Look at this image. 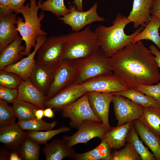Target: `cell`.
<instances>
[{
	"mask_svg": "<svg viewBox=\"0 0 160 160\" xmlns=\"http://www.w3.org/2000/svg\"><path fill=\"white\" fill-rule=\"evenodd\" d=\"M153 0H133L132 9L127 18L134 23L133 27H145L150 21Z\"/></svg>",
	"mask_w": 160,
	"mask_h": 160,
	"instance_id": "ac0fdd59",
	"label": "cell"
},
{
	"mask_svg": "<svg viewBox=\"0 0 160 160\" xmlns=\"http://www.w3.org/2000/svg\"><path fill=\"white\" fill-rule=\"evenodd\" d=\"M98 4L95 3L89 10L84 11L78 10L75 5L68 7L70 13L58 18L63 23L69 26L73 32L80 31L86 25L95 22H104L105 18L98 14Z\"/></svg>",
	"mask_w": 160,
	"mask_h": 160,
	"instance_id": "30bf717a",
	"label": "cell"
},
{
	"mask_svg": "<svg viewBox=\"0 0 160 160\" xmlns=\"http://www.w3.org/2000/svg\"><path fill=\"white\" fill-rule=\"evenodd\" d=\"M73 3L76 9L79 11H83L82 0H73Z\"/></svg>",
	"mask_w": 160,
	"mask_h": 160,
	"instance_id": "bcb514c9",
	"label": "cell"
},
{
	"mask_svg": "<svg viewBox=\"0 0 160 160\" xmlns=\"http://www.w3.org/2000/svg\"><path fill=\"white\" fill-rule=\"evenodd\" d=\"M139 120L148 128L160 136V106L143 107Z\"/></svg>",
	"mask_w": 160,
	"mask_h": 160,
	"instance_id": "4316f807",
	"label": "cell"
},
{
	"mask_svg": "<svg viewBox=\"0 0 160 160\" xmlns=\"http://www.w3.org/2000/svg\"><path fill=\"white\" fill-rule=\"evenodd\" d=\"M27 137L17 123L0 127V142L9 148H17Z\"/></svg>",
	"mask_w": 160,
	"mask_h": 160,
	"instance_id": "7402d4cb",
	"label": "cell"
},
{
	"mask_svg": "<svg viewBox=\"0 0 160 160\" xmlns=\"http://www.w3.org/2000/svg\"><path fill=\"white\" fill-rule=\"evenodd\" d=\"M100 48L98 38L89 26L66 34L64 59L76 60L88 57Z\"/></svg>",
	"mask_w": 160,
	"mask_h": 160,
	"instance_id": "277c9868",
	"label": "cell"
},
{
	"mask_svg": "<svg viewBox=\"0 0 160 160\" xmlns=\"http://www.w3.org/2000/svg\"><path fill=\"white\" fill-rule=\"evenodd\" d=\"M22 40L21 36H18L0 53V70L23 58L25 47L21 45Z\"/></svg>",
	"mask_w": 160,
	"mask_h": 160,
	"instance_id": "44dd1931",
	"label": "cell"
},
{
	"mask_svg": "<svg viewBox=\"0 0 160 160\" xmlns=\"http://www.w3.org/2000/svg\"><path fill=\"white\" fill-rule=\"evenodd\" d=\"M55 67L36 63L29 78L34 85L45 96L53 81Z\"/></svg>",
	"mask_w": 160,
	"mask_h": 160,
	"instance_id": "e0dca14e",
	"label": "cell"
},
{
	"mask_svg": "<svg viewBox=\"0 0 160 160\" xmlns=\"http://www.w3.org/2000/svg\"><path fill=\"white\" fill-rule=\"evenodd\" d=\"M10 0H0V11L8 12Z\"/></svg>",
	"mask_w": 160,
	"mask_h": 160,
	"instance_id": "7bdbcfd3",
	"label": "cell"
},
{
	"mask_svg": "<svg viewBox=\"0 0 160 160\" xmlns=\"http://www.w3.org/2000/svg\"><path fill=\"white\" fill-rule=\"evenodd\" d=\"M16 14L0 11V53L18 36Z\"/></svg>",
	"mask_w": 160,
	"mask_h": 160,
	"instance_id": "9a60e30c",
	"label": "cell"
},
{
	"mask_svg": "<svg viewBox=\"0 0 160 160\" xmlns=\"http://www.w3.org/2000/svg\"><path fill=\"white\" fill-rule=\"evenodd\" d=\"M151 14L156 16L160 20V0H153ZM159 34L160 35V29Z\"/></svg>",
	"mask_w": 160,
	"mask_h": 160,
	"instance_id": "60d3db41",
	"label": "cell"
},
{
	"mask_svg": "<svg viewBox=\"0 0 160 160\" xmlns=\"http://www.w3.org/2000/svg\"><path fill=\"white\" fill-rule=\"evenodd\" d=\"M133 125L142 141L151 150L156 159L160 160V136L148 128L139 119L133 121Z\"/></svg>",
	"mask_w": 160,
	"mask_h": 160,
	"instance_id": "603a6c76",
	"label": "cell"
},
{
	"mask_svg": "<svg viewBox=\"0 0 160 160\" xmlns=\"http://www.w3.org/2000/svg\"><path fill=\"white\" fill-rule=\"evenodd\" d=\"M42 0L37 3L36 0H30V4L23 5L17 14L21 13L24 19L18 17L17 20V29L25 43L24 56L29 55L33 47L36 46V39L39 36H46L47 33L41 28V22L45 15L43 12L38 15Z\"/></svg>",
	"mask_w": 160,
	"mask_h": 160,
	"instance_id": "3957f363",
	"label": "cell"
},
{
	"mask_svg": "<svg viewBox=\"0 0 160 160\" xmlns=\"http://www.w3.org/2000/svg\"><path fill=\"white\" fill-rule=\"evenodd\" d=\"M111 93L128 98L143 107L160 106V103L152 97L135 89H127Z\"/></svg>",
	"mask_w": 160,
	"mask_h": 160,
	"instance_id": "83f0119b",
	"label": "cell"
},
{
	"mask_svg": "<svg viewBox=\"0 0 160 160\" xmlns=\"http://www.w3.org/2000/svg\"><path fill=\"white\" fill-rule=\"evenodd\" d=\"M95 148L81 153H75L72 159L76 160H110L111 148L104 140Z\"/></svg>",
	"mask_w": 160,
	"mask_h": 160,
	"instance_id": "484cf974",
	"label": "cell"
},
{
	"mask_svg": "<svg viewBox=\"0 0 160 160\" xmlns=\"http://www.w3.org/2000/svg\"><path fill=\"white\" fill-rule=\"evenodd\" d=\"M77 129L78 131L72 135L63 137V140L69 148L79 143L86 144L94 138L101 139L109 130L101 122L89 120L84 121Z\"/></svg>",
	"mask_w": 160,
	"mask_h": 160,
	"instance_id": "9c48e42d",
	"label": "cell"
},
{
	"mask_svg": "<svg viewBox=\"0 0 160 160\" xmlns=\"http://www.w3.org/2000/svg\"><path fill=\"white\" fill-rule=\"evenodd\" d=\"M39 144L27 137L19 147L17 153L22 160H38L40 149Z\"/></svg>",
	"mask_w": 160,
	"mask_h": 160,
	"instance_id": "f546056e",
	"label": "cell"
},
{
	"mask_svg": "<svg viewBox=\"0 0 160 160\" xmlns=\"http://www.w3.org/2000/svg\"><path fill=\"white\" fill-rule=\"evenodd\" d=\"M149 49L151 52L154 55L156 61L160 70V51L154 44L150 45Z\"/></svg>",
	"mask_w": 160,
	"mask_h": 160,
	"instance_id": "b9f144b4",
	"label": "cell"
},
{
	"mask_svg": "<svg viewBox=\"0 0 160 160\" xmlns=\"http://www.w3.org/2000/svg\"><path fill=\"white\" fill-rule=\"evenodd\" d=\"M43 150L46 160H61L66 157L72 158L75 153L72 147H69L63 140L60 139L46 143Z\"/></svg>",
	"mask_w": 160,
	"mask_h": 160,
	"instance_id": "cb8c5ba5",
	"label": "cell"
},
{
	"mask_svg": "<svg viewBox=\"0 0 160 160\" xmlns=\"http://www.w3.org/2000/svg\"><path fill=\"white\" fill-rule=\"evenodd\" d=\"M81 84L87 92L108 93L128 89L124 83L114 74L98 76Z\"/></svg>",
	"mask_w": 160,
	"mask_h": 160,
	"instance_id": "7c38bea8",
	"label": "cell"
},
{
	"mask_svg": "<svg viewBox=\"0 0 160 160\" xmlns=\"http://www.w3.org/2000/svg\"><path fill=\"white\" fill-rule=\"evenodd\" d=\"M12 104V106L18 121L35 118V112L39 108L33 104L20 100H16Z\"/></svg>",
	"mask_w": 160,
	"mask_h": 160,
	"instance_id": "4dcf8cb0",
	"label": "cell"
},
{
	"mask_svg": "<svg viewBox=\"0 0 160 160\" xmlns=\"http://www.w3.org/2000/svg\"><path fill=\"white\" fill-rule=\"evenodd\" d=\"M141 160L133 145L128 142L122 148L115 151L110 159V160Z\"/></svg>",
	"mask_w": 160,
	"mask_h": 160,
	"instance_id": "d590c367",
	"label": "cell"
},
{
	"mask_svg": "<svg viewBox=\"0 0 160 160\" xmlns=\"http://www.w3.org/2000/svg\"><path fill=\"white\" fill-rule=\"evenodd\" d=\"M160 20L156 16L152 15L149 22L135 37L132 43H136L143 40H150L157 46L160 51Z\"/></svg>",
	"mask_w": 160,
	"mask_h": 160,
	"instance_id": "d4e9b609",
	"label": "cell"
},
{
	"mask_svg": "<svg viewBox=\"0 0 160 160\" xmlns=\"http://www.w3.org/2000/svg\"><path fill=\"white\" fill-rule=\"evenodd\" d=\"M44 116L49 118H51L54 116V113L51 108H47L44 110Z\"/></svg>",
	"mask_w": 160,
	"mask_h": 160,
	"instance_id": "ee69618b",
	"label": "cell"
},
{
	"mask_svg": "<svg viewBox=\"0 0 160 160\" xmlns=\"http://www.w3.org/2000/svg\"><path fill=\"white\" fill-rule=\"evenodd\" d=\"M62 116L70 119L69 125L77 128L84 121L91 120L101 122L93 112L89 102L88 92L61 110Z\"/></svg>",
	"mask_w": 160,
	"mask_h": 160,
	"instance_id": "52a82bcc",
	"label": "cell"
},
{
	"mask_svg": "<svg viewBox=\"0 0 160 160\" xmlns=\"http://www.w3.org/2000/svg\"><path fill=\"white\" fill-rule=\"evenodd\" d=\"M18 92L17 89H11L0 85V99L8 103H13L17 99Z\"/></svg>",
	"mask_w": 160,
	"mask_h": 160,
	"instance_id": "f35d334b",
	"label": "cell"
},
{
	"mask_svg": "<svg viewBox=\"0 0 160 160\" xmlns=\"http://www.w3.org/2000/svg\"><path fill=\"white\" fill-rule=\"evenodd\" d=\"M81 84L73 83L63 89L51 98L46 100L45 108L57 110L73 103L87 93Z\"/></svg>",
	"mask_w": 160,
	"mask_h": 160,
	"instance_id": "4fadbf2b",
	"label": "cell"
},
{
	"mask_svg": "<svg viewBox=\"0 0 160 160\" xmlns=\"http://www.w3.org/2000/svg\"><path fill=\"white\" fill-rule=\"evenodd\" d=\"M40 9L42 11H49L58 18L70 13L69 9L64 4V0H47L41 2Z\"/></svg>",
	"mask_w": 160,
	"mask_h": 160,
	"instance_id": "836d02e7",
	"label": "cell"
},
{
	"mask_svg": "<svg viewBox=\"0 0 160 160\" xmlns=\"http://www.w3.org/2000/svg\"><path fill=\"white\" fill-rule=\"evenodd\" d=\"M9 160H22V159L17 152L13 151L9 154Z\"/></svg>",
	"mask_w": 160,
	"mask_h": 160,
	"instance_id": "f6af8a7d",
	"label": "cell"
},
{
	"mask_svg": "<svg viewBox=\"0 0 160 160\" xmlns=\"http://www.w3.org/2000/svg\"><path fill=\"white\" fill-rule=\"evenodd\" d=\"M133 121L120 126L111 127L100 139L104 141L111 149L117 150L124 147L126 137Z\"/></svg>",
	"mask_w": 160,
	"mask_h": 160,
	"instance_id": "ffe728a7",
	"label": "cell"
},
{
	"mask_svg": "<svg viewBox=\"0 0 160 160\" xmlns=\"http://www.w3.org/2000/svg\"><path fill=\"white\" fill-rule=\"evenodd\" d=\"M130 22L127 16L117 14L110 26L100 25L94 31L99 40L100 48L110 57L119 50L132 43L135 37L145 28L140 26L132 34L127 35L124 31L126 26Z\"/></svg>",
	"mask_w": 160,
	"mask_h": 160,
	"instance_id": "7a4b0ae2",
	"label": "cell"
},
{
	"mask_svg": "<svg viewBox=\"0 0 160 160\" xmlns=\"http://www.w3.org/2000/svg\"><path fill=\"white\" fill-rule=\"evenodd\" d=\"M18 75L2 69L0 70V85L11 89H17L23 81Z\"/></svg>",
	"mask_w": 160,
	"mask_h": 160,
	"instance_id": "8d00e7d4",
	"label": "cell"
},
{
	"mask_svg": "<svg viewBox=\"0 0 160 160\" xmlns=\"http://www.w3.org/2000/svg\"><path fill=\"white\" fill-rule=\"evenodd\" d=\"M135 89L151 97L160 103V82L155 85H140Z\"/></svg>",
	"mask_w": 160,
	"mask_h": 160,
	"instance_id": "74e56055",
	"label": "cell"
},
{
	"mask_svg": "<svg viewBox=\"0 0 160 160\" xmlns=\"http://www.w3.org/2000/svg\"><path fill=\"white\" fill-rule=\"evenodd\" d=\"M113 95L112 102L117 126L139 119L143 112V106L124 97Z\"/></svg>",
	"mask_w": 160,
	"mask_h": 160,
	"instance_id": "8fae6325",
	"label": "cell"
},
{
	"mask_svg": "<svg viewBox=\"0 0 160 160\" xmlns=\"http://www.w3.org/2000/svg\"><path fill=\"white\" fill-rule=\"evenodd\" d=\"M44 110L39 108L36 110L35 113V116L36 119L39 120L42 119L44 116Z\"/></svg>",
	"mask_w": 160,
	"mask_h": 160,
	"instance_id": "7dc6e473",
	"label": "cell"
},
{
	"mask_svg": "<svg viewBox=\"0 0 160 160\" xmlns=\"http://www.w3.org/2000/svg\"><path fill=\"white\" fill-rule=\"evenodd\" d=\"M26 0H10L9 12L17 13Z\"/></svg>",
	"mask_w": 160,
	"mask_h": 160,
	"instance_id": "ab89813d",
	"label": "cell"
},
{
	"mask_svg": "<svg viewBox=\"0 0 160 160\" xmlns=\"http://www.w3.org/2000/svg\"><path fill=\"white\" fill-rule=\"evenodd\" d=\"M77 74L76 60L65 59L55 67L53 80L46 96L48 100L63 89L73 84Z\"/></svg>",
	"mask_w": 160,
	"mask_h": 160,
	"instance_id": "ba28073f",
	"label": "cell"
},
{
	"mask_svg": "<svg viewBox=\"0 0 160 160\" xmlns=\"http://www.w3.org/2000/svg\"><path fill=\"white\" fill-rule=\"evenodd\" d=\"M88 98L91 107L95 114L108 129L110 126L109 121L110 105L112 102L111 93H103L95 92H88Z\"/></svg>",
	"mask_w": 160,
	"mask_h": 160,
	"instance_id": "5bb4252c",
	"label": "cell"
},
{
	"mask_svg": "<svg viewBox=\"0 0 160 160\" xmlns=\"http://www.w3.org/2000/svg\"><path fill=\"white\" fill-rule=\"evenodd\" d=\"M111 68L128 89L150 85L160 81L155 57L141 41L131 43L109 57Z\"/></svg>",
	"mask_w": 160,
	"mask_h": 160,
	"instance_id": "6da1fadb",
	"label": "cell"
},
{
	"mask_svg": "<svg viewBox=\"0 0 160 160\" xmlns=\"http://www.w3.org/2000/svg\"><path fill=\"white\" fill-rule=\"evenodd\" d=\"M71 130L70 127L63 126L57 129L46 131L29 130L27 132V136L39 144H45L47 141L56 135L62 132H67Z\"/></svg>",
	"mask_w": 160,
	"mask_h": 160,
	"instance_id": "1f68e13d",
	"label": "cell"
},
{
	"mask_svg": "<svg viewBox=\"0 0 160 160\" xmlns=\"http://www.w3.org/2000/svg\"><path fill=\"white\" fill-rule=\"evenodd\" d=\"M126 141L133 145L142 160H156L153 153L149 151L148 147H145L140 139L133 124L128 132Z\"/></svg>",
	"mask_w": 160,
	"mask_h": 160,
	"instance_id": "f1b7e54d",
	"label": "cell"
},
{
	"mask_svg": "<svg viewBox=\"0 0 160 160\" xmlns=\"http://www.w3.org/2000/svg\"><path fill=\"white\" fill-rule=\"evenodd\" d=\"M23 130L41 131L53 129L56 125L57 122L54 121L51 123L35 118L27 120L18 121L17 123Z\"/></svg>",
	"mask_w": 160,
	"mask_h": 160,
	"instance_id": "d6a6232c",
	"label": "cell"
},
{
	"mask_svg": "<svg viewBox=\"0 0 160 160\" xmlns=\"http://www.w3.org/2000/svg\"><path fill=\"white\" fill-rule=\"evenodd\" d=\"M47 38L46 36L37 37L36 46L32 52L26 57L13 64L5 67L3 69L17 74L23 80L29 78L33 69L36 64L35 56L41 46Z\"/></svg>",
	"mask_w": 160,
	"mask_h": 160,
	"instance_id": "2e32d148",
	"label": "cell"
},
{
	"mask_svg": "<svg viewBox=\"0 0 160 160\" xmlns=\"http://www.w3.org/2000/svg\"><path fill=\"white\" fill-rule=\"evenodd\" d=\"M17 118L12 106L0 99V127H2L15 123Z\"/></svg>",
	"mask_w": 160,
	"mask_h": 160,
	"instance_id": "e575fe53",
	"label": "cell"
},
{
	"mask_svg": "<svg viewBox=\"0 0 160 160\" xmlns=\"http://www.w3.org/2000/svg\"><path fill=\"white\" fill-rule=\"evenodd\" d=\"M17 89L18 95L16 100L31 103L40 109L45 108L46 96L34 85L30 78L23 80Z\"/></svg>",
	"mask_w": 160,
	"mask_h": 160,
	"instance_id": "d6986e66",
	"label": "cell"
},
{
	"mask_svg": "<svg viewBox=\"0 0 160 160\" xmlns=\"http://www.w3.org/2000/svg\"><path fill=\"white\" fill-rule=\"evenodd\" d=\"M66 35L50 36L42 43L37 53V64L55 67L64 59Z\"/></svg>",
	"mask_w": 160,
	"mask_h": 160,
	"instance_id": "8992f818",
	"label": "cell"
},
{
	"mask_svg": "<svg viewBox=\"0 0 160 160\" xmlns=\"http://www.w3.org/2000/svg\"><path fill=\"white\" fill-rule=\"evenodd\" d=\"M109 58L100 48L90 55L76 60L77 74L73 83L81 84L98 76L113 74Z\"/></svg>",
	"mask_w": 160,
	"mask_h": 160,
	"instance_id": "5b68a950",
	"label": "cell"
}]
</instances>
